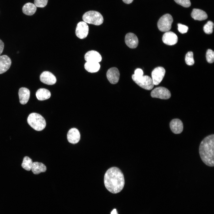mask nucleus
Returning <instances> with one entry per match:
<instances>
[{
  "instance_id": "f257e3e1",
  "label": "nucleus",
  "mask_w": 214,
  "mask_h": 214,
  "mask_svg": "<svg viewBox=\"0 0 214 214\" xmlns=\"http://www.w3.org/2000/svg\"><path fill=\"white\" fill-rule=\"evenodd\" d=\"M104 183L105 187L110 192L114 193L119 192L125 184L123 173L117 167L109 168L104 175Z\"/></svg>"
},
{
  "instance_id": "f03ea898",
  "label": "nucleus",
  "mask_w": 214,
  "mask_h": 214,
  "mask_svg": "<svg viewBox=\"0 0 214 214\" xmlns=\"http://www.w3.org/2000/svg\"><path fill=\"white\" fill-rule=\"evenodd\" d=\"M214 135H209L201 142L199 152L202 161L209 166H214Z\"/></svg>"
},
{
  "instance_id": "7ed1b4c3",
  "label": "nucleus",
  "mask_w": 214,
  "mask_h": 214,
  "mask_svg": "<svg viewBox=\"0 0 214 214\" xmlns=\"http://www.w3.org/2000/svg\"><path fill=\"white\" fill-rule=\"evenodd\" d=\"M27 121L29 125L36 130H43L46 125L45 120L41 115L32 113L28 116Z\"/></svg>"
},
{
  "instance_id": "20e7f679",
  "label": "nucleus",
  "mask_w": 214,
  "mask_h": 214,
  "mask_svg": "<svg viewBox=\"0 0 214 214\" xmlns=\"http://www.w3.org/2000/svg\"><path fill=\"white\" fill-rule=\"evenodd\" d=\"M82 19L86 23L95 25H100L103 21L102 15L98 12L91 10L85 12L83 15Z\"/></svg>"
},
{
  "instance_id": "39448f33",
  "label": "nucleus",
  "mask_w": 214,
  "mask_h": 214,
  "mask_svg": "<svg viewBox=\"0 0 214 214\" xmlns=\"http://www.w3.org/2000/svg\"><path fill=\"white\" fill-rule=\"evenodd\" d=\"M173 21L172 16L169 14H166L159 20L157 23L158 28L161 32H167L171 29Z\"/></svg>"
},
{
  "instance_id": "423d86ee",
  "label": "nucleus",
  "mask_w": 214,
  "mask_h": 214,
  "mask_svg": "<svg viewBox=\"0 0 214 214\" xmlns=\"http://www.w3.org/2000/svg\"><path fill=\"white\" fill-rule=\"evenodd\" d=\"M133 80L141 87L147 90H151L154 87L152 79L148 75H143L139 78L132 76Z\"/></svg>"
},
{
  "instance_id": "0eeeda50",
  "label": "nucleus",
  "mask_w": 214,
  "mask_h": 214,
  "mask_svg": "<svg viewBox=\"0 0 214 214\" xmlns=\"http://www.w3.org/2000/svg\"><path fill=\"white\" fill-rule=\"evenodd\" d=\"M151 95L154 98L167 99L170 97L171 94L168 89L164 87L160 86L153 90L151 93Z\"/></svg>"
},
{
  "instance_id": "6e6552de",
  "label": "nucleus",
  "mask_w": 214,
  "mask_h": 214,
  "mask_svg": "<svg viewBox=\"0 0 214 214\" xmlns=\"http://www.w3.org/2000/svg\"><path fill=\"white\" fill-rule=\"evenodd\" d=\"M165 73V69L162 67L155 68L152 73V79L154 85L159 84L162 81Z\"/></svg>"
},
{
  "instance_id": "1a4fd4ad",
  "label": "nucleus",
  "mask_w": 214,
  "mask_h": 214,
  "mask_svg": "<svg viewBox=\"0 0 214 214\" xmlns=\"http://www.w3.org/2000/svg\"><path fill=\"white\" fill-rule=\"evenodd\" d=\"M89 32V26L84 21H80L77 24L75 30V34L79 38L83 39L87 36Z\"/></svg>"
},
{
  "instance_id": "9d476101",
  "label": "nucleus",
  "mask_w": 214,
  "mask_h": 214,
  "mask_svg": "<svg viewBox=\"0 0 214 214\" xmlns=\"http://www.w3.org/2000/svg\"><path fill=\"white\" fill-rule=\"evenodd\" d=\"M106 76L111 83L116 84L119 80L120 74L119 70L117 67H111L107 71Z\"/></svg>"
},
{
  "instance_id": "9b49d317",
  "label": "nucleus",
  "mask_w": 214,
  "mask_h": 214,
  "mask_svg": "<svg viewBox=\"0 0 214 214\" xmlns=\"http://www.w3.org/2000/svg\"><path fill=\"white\" fill-rule=\"evenodd\" d=\"M40 80L43 83L48 85L54 84L56 81L55 76L51 72L48 71H44L41 74Z\"/></svg>"
},
{
  "instance_id": "f8f14e48",
  "label": "nucleus",
  "mask_w": 214,
  "mask_h": 214,
  "mask_svg": "<svg viewBox=\"0 0 214 214\" xmlns=\"http://www.w3.org/2000/svg\"><path fill=\"white\" fill-rule=\"evenodd\" d=\"M125 42L126 45L131 48H136L138 44V39L137 36L132 33L126 34L125 37Z\"/></svg>"
},
{
  "instance_id": "ddd939ff",
  "label": "nucleus",
  "mask_w": 214,
  "mask_h": 214,
  "mask_svg": "<svg viewBox=\"0 0 214 214\" xmlns=\"http://www.w3.org/2000/svg\"><path fill=\"white\" fill-rule=\"evenodd\" d=\"M162 40L166 45H173L177 42L178 37L174 33L171 32H166L163 36Z\"/></svg>"
},
{
  "instance_id": "4468645a",
  "label": "nucleus",
  "mask_w": 214,
  "mask_h": 214,
  "mask_svg": "<svg viewBox=\"0 0 214 214\" xmlns=\"http://www.w3.org/2000/svg\"><path fill=\"white\" fill-rule=\"evenodd\" d=\"M67 137L68 141L70 143L75 144L78 143L80 139V134L77 129L73 128L69 130Z\"/></svg>"
},
{
  "instance_id": "2eb2a0df",
  "label": "nucleus",
  "mask_w": 214,
  "mask_h": 214,
  "mask_svg": "<svg viewBox=\"0 0 214 214\" xmlns=\"http://www.w3.org/2000/svg\"><path fill=\"white\" fill-rule=\"evenodd\" d=\"M11 64L10 59L6 55L0 56V74L5 72Z\"/></svg>"
},
{
  "instance_id": "dca6fc26",
  "label": "nucleus",
  "mask_w": 214,
  "mask_h": 214,
  "mask_svg": "<svg viewBox=\"0 0 214 214\" xmlns=\"http://www.w3.org/2000/svg\"><path fill=\"white\" fill-rule=\"evenodd\" d=\"M84 59L86 62H99L102 60V57L97 51L91 50L87 52L85 55Z\"/></svg>"
},
{
  "instance_id": "f3484780",
  "label": "nucleus",
  "mask_w": 214,
  "mask_h": 214,
  "mask_svg": "<svg viewBox=\"0 0 214 214\" xmlns=\"http://www.w3.org/2000/svg\"><path fill=\"white\" fill-rule=\"evenodd\" d=\"M170 127L172 131L176 134L181 133L183 129V123L181 120L178 119H173L171 121Z\"/></svg>"
},
{
  "instance_id": "a211bd4d",
  "label": "nucleus",
  "mask_w": 214,
  "mask_h": 214,
  "mask_svg": "<svg viewBox=\"0 0 214 214\" xmlns=\"http://www.w3.org/2000/svg\"><path fill=\"white\" fill-rule=\"evenodd\" d=\"M18 95L20 103L22 104H25L29 99L30 92L26 88L21 87L19 90Z\"/></svg>"
},
{
  "instance_id": "6ab92c4d",
  "label": "nucleus",
  "mask_w": 214,
  "mask_h": 214,
  "mask_svg": "<svg viewBox=\"0 0 214 214\" xmlns=\"http://www.w3.org/2000/svg\"><path fill=\"white\" fill-rule=\"evenodd\" d=\"M192 17L195 20L202 21L207 18V15L206 12L201 9H193L191 14Z\"/></svg>"
},
{
  "instance_id": "aec40b11",
  "label": "nucleus",
  "mask_w": 214,
  "mask_h": 214,
  "mask_svg": "<svg viewBox=\"0 0 214 214\" xmlns=\"http://www.w3.org/2000/svg\"><path fill=\"white\" fill-rule=\"evenodd\" d=\"M31 170L33 174H38L41 172H45L46 167L42 163L35 162L33 163Z\"/></svg>"
},
{
  "instance_id": "412c9836",
  "label": "nucleus",
  "mask_w": 214,
  "mask_h": 214,
  "mask_svg": "<svg viewBox=\"0 0 214 214\" xmlns=\"http://www.w3.org/2000/svg\"><path fill=\"white\" fill-rule=\"evenodd\" d=\"M37 99L40 100H43L49 98L51 96L50 92L45 88H40L36 93Z\"/></svg>"
},
{
  "instance_id": "4be33fe9",
  "label": "nucleus",
  "mask_w": 214,
  "mask_h": 214,
  "mask_svg": "<svg viewBox=\"0 0 214 214\" xmlns=\"http://www.w3.org/2000/svg\"><path fill=\"white\" fill-rule=\"evenodd\" d=\"M84 66L85 69L91 73L97 72L100 68V64L97 62H86Z\"/></svg>"
},
{
  "instance_id": "5701e85b",
  "label": "nucleus",
  "mask_w": 214,
  "mask_h": 214,
  "mask_svg": "<svg viewBox=\"0 0 214 214\" xmlns=\"http://www.w3.org/2000/svg\"><path fill=\"white\" fill-rule=\"evenodd\" d=\"M37 7L33 4L30 2L26 4L22 8V11L25 14L28 15H33L36 12Z\"/></svg>"
},
{
  "instance_id": "b1692460",
  "label": "nucleus",
  "mask_w": 214,
  "mask_h": 214,
  "mask_svg": "<svg viewBox=\"0 0 214 214\" xmlns=\"http://www.w3.org/2000/svg\"><path fill=\"white\" fill-rule=\"evenodd\" d=\"M33 163L31 158L28 156H25L23 158L21 166L24 169L29 171L31 170Z\"/></svg>"
},
{
  "instance_id": "393cba45",
  "label": "nucleus",
  "mask_w": 214,
  "mask_h": 214,
  "mask_svg": "<svg viewBox=\"0 0 214 214\" xmlns=\"http://www.w3.org/2000/svg\"><path fill=\"white\" fill-rule=\"evenodd\" d=\"M214 24L210 21H209L204 25L203 30L204 32L208 34H211L213 32Z\"/></svg>"
},
{
  "instance_id": "a878e982",
  "label": "nucleus",
  "mask_w": 214,
  "mask_h": 214,
  "mask_svg": "<svg viewBox=\"0 0 214 214\" xmlns=\"http://www.w3.org/2000/svg\"><path fill=\"white\" fill-rule=\"evenodd\" d=\"M185 61L186 64L188 65L193 64L194 61L193 58V54L191 51L188 52L185 56Z\"/></svg>"
},
{
  "instance_id": "bb28decb",
  "label": "nucleus",
  "mask_w": 214,
  "mask_h": 214,
  "mask_svg": "<svg viewBox=\"0 0 214 214\" xmlns=\"http://www.w3.org/2000/svg\"><path fill=\"white\" fill-rule=\"evenodd\" d=\"M206 58L207 62L210 63H212L214 60V52L210 49H208L206 54Z\"/></svg>"
},
{
  "instance_id": "cd10ccee",
  "label": "nucleus",
  "mask_w": 214,
  "mask_h": 214,
  "mask_svg": "<svg viewBox=\"0 0 214 214\" xmlns=\"http://www.w3.org/2000/svg\"><path fill=\"white\" fill-rule=\"evenodd\" d=\"M174 1L177 3L184 7H188L191 5V3L190 0H174Z\"/></svg>"
},
{
  "instance_id": "c85d7f7f",
  "label": "nucleus",
  "mask_w": 214,
  "mask_h": 214,
  "mask_svg": "<svg viewBox=\"0 0 214 214\" xmlns=\"http://www.w3.org/2000/svg\"><path fill=\"white\" fill-rule=\"evenodd\" d=\"M48 1V0H34V4L36 7H43L46 5Z\"/></svg>"
},
{
  "instance_id": "c756f323",
  "label": "nucleus",
  "mask_w": 214,
  "mask_h": 214,
  "mask_svg": "<svg viewBox=\"0 0 214 214\" xmlns=\"http://www.w3.org/2000/svg\"><path fill=\"white\" fill-rule=\"evenodd\" d=\"M178 29L179 31L182 34L186 33L188 30V27L180 23H178Z\"/></svg>"
},
{
  "instance_id": "7c9ffc66",
  "label": "nucleus",
  "mask_w": 214,
  "mask_h": 214,
  "mask_svg": "<svg viewBox=\"0 0 214 214\" xmlns=\"http://www.w3.org/2000/svg\"><path fill=\"white\" fill-rule=\"evenodd\" d=\"M143 72L142 70L140 68L136 69L134 73L132 76L135 78H139L143 75Z\"/></svg>"
},
{
  "instance_id": "2f4dec72",
  "label": "nucleus",
  "mask_w": 214,
  "mask_h": 214,
  "mask_svg": "<svg viewBox=\"0 0 214 214\" xmlns=\"http://www.w3.org/2000/svg\"><path fill=\"white\" fill-rule=\"evenodd\" d=\"M4 47V44L2 41L0 39V55L2 53Z\"/></svg>"
},
{
  "instance_id": "473e14b6",
  "label": "nucleus",
  "mask_w": 214,
  "mask_h": 214,
  "mask_svg": "<svg viewBox=\"0 0 214 214\" xmlns=\"http://www.w3.org/2000/svg\"><path fill=\"white\" fill-rule=\"evenodd\" d=\"M133 0H122L126 4H130L131 3Z\"/></svg>"
},
{
  "instance_id": "72a5a7b5",
  "label": "nucleus",
  "mask_w": 214,
  "mask_h": 214,
  "mask_svg": "<svg viewBox=\"0 0 214 214\" xmlns=\"http://www.w3.org/2000/svg\"><path fill=\"white\" fill-rule=\"evenodd\" d=\"M111 214H118L116 209H114L111 212Z\"/></svg>"
}]
</instances>
